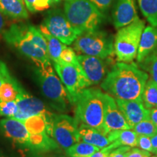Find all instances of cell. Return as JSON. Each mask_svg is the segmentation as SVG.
<instances>
[{"label": "cell", "instance_id": "obj_1", "mask_svg": "<svg viewBox=\"0 0 157 157\" xmlns=\"http://www.w3.org/2000/svg\"><path fill=\"white\" fill-rule=\"evenodd\" d=\"M148 74L135 63L118 62L101 82V87L115 99L142 101Z\"/></svg>", "mask_w": 157, "mask_h": 157}, {"label": "cell", "instance_id": "obj_2", "mask_svg": "<svg viewBox=\"0 0 157 157\" xmlns=\"http://www.w3.org/2000/svg\"><path fill=\"white\" fill-rule=\"evenodd\" d=\"M2 36L7 44L30 59L36 67L52 64L46 39L36 27L29 23H14L3 31Z\"/></svg>", "mask_w": 157, "mask_h": 157}, {"label": "cell", "instance_id": "obj_3", "mask_svg": "<svg viewBox=\"0 0 157 157\" xmlns=\"http://www.w3.org/2000/svg\"><path fill=\"white\" fill-rule=\"evenodd\" d=\"M104 97L105 93L101 89L87 87L79 93L74 105L75 118L78 124H83L105 134L103 128Z\"/></svg>", "mask_w": 157, "mask_h": 157}, {"label": "cell", "instance_id": "obj_4", "mask_svg": "<svg viewBox=\"0 0 157 157\" xmlns=\"http://www.w3.org/2000/svg\"><path fill=\"white\" fill-rule=\"evenodd\" d=\"M63 12L78 36L98 29L105 18V15L90 0H66Z\"/></svg>", "mask_w": 157, "mask_h": 157}, {"label": "cell", "instance_id": "obj_5", "mask_svg": "<svg viewBox=\"0 0 157 157\" xmlns=\"http://www.w3.org/2000/svg\"><path fill=\"white\" fill-rule=\"evenodd\" d=\"M35 77L43 96L50 104V106L58 112H66L71 103L69 98L52 65L36 67Z\"/></svg>", "mask_w": 157, "mask_h": 157}, {"label": "cell", "instance_id": "obj_6", "mask_svg": "<svg viewBox=\"0 0 157 157\" xmlns=\"http://www.w3.org/2000/svg\"><path fill=\"white\" fill-rule=\"evenodd\" d=\"M73 44V49L79 55L108 59L114 54L112 35L99 29L79 35Z\"/></svg>", "mask_w": 157, "mask_h": 157}, {"label": "cell", "instance_id": "obj_7", "mask_svg": "<svg viewBox=\"0 0 157 157\" xmlns=\"http://www.w3.org/2000/svg\"><path fill=\"white\" fill-rule=\"evenodd\" d=\"M145 22L140 18L118 29L114 39V54L119 62L131 63L137 58Z\"/></svg>", "mask_w": 157, "mask_h": 157}, {"label": "cell", "instance_id": "obj_8", "mask_svg": "<svg viewBox=\"0 0 157 157\" xmlns=\"http://www.w3.org/2000/svg\"><path fill=\"white\" fill-rule=\"evenodd\" d=\"M48 132L64 150L80 141L77 120L64 113H55L48 127Z\"/></svg>", "mask_w": 157, "mask_h": 157}, {"label": "cell", "instance_id": "obj_9", "mask_svg": "<svg viewBox=\"0 0 157 157\" xmlns=\"http://www.w3.org/2000/svg\"><path fill=\"white\" fill-rule=\"evenodd\" d=\"M52 66L67 91L70 103L74 105L82 90L90 87L81 66L63 62L53 63Z\"/></svg>", "mask_w": 157, "mask_h": 157}, {"label": "cell", "instance_id": "obj_10", "mask_svg": "<svg viewBox=\"0 0 157 157\" xmlns=\"http://www.w3.org/2000/svg\"><path fill=\"white\" fill-rule=\"evenodd\" d=\"M39 29L48 32L66 45L73 44L78 37L77 33L60 9L49 11Z\"/></svg>", "mask_w": 157, "mask_h": 157}, {"label": "cell", "instance_id": "obj_11", "mask_svg": "<svg viewBox=\"0 0 157 157\" xmlns=\"http://www.w3.org/2000/svg\"><path fill=\"white\" fill-rule=\"evenodd\" d=\"M15 101L18 107V112L14 119L23 121L31 116L42 115L46 119L48 127L55 113L51 112L41 100L33 96L21 87Z\"/></svg>", "mask_w": 157, "mask_h": 157}, {"label": "cell", "instance_id": "obj_12", "mask_svg": "<svg viewBox=\"0 0 157 157\" xmlns=\"http://www.w3.org/2000/svg\"><path fill=\"white\" fill-rule=\"evenodd\" d=\"M77 59L90 87L101 84L111 70L109 69V63L108 62L109 58L103 59L85 55H78Z\"/></svg>", "mask_w": 157, "mask_h": 157}, {"label": "cell", "instance_id": "obj_13", "mask_svg": "<svg viewBox=\"0 0 157 157\" xmlns=\"http://www.w3.org/2000/svg\"><path fill=\"white\" fill-rule=\"evenodd\" d=\"M0 133L13 144L30 150L29 133L22 121L14 118L1 119Z\"/></svg>", "mask_w": 157, "mask_h": 157}, {"label": "cell", "instance_id": "obj_14", "mask_svg": "<svg viewBox=\"0 0 157 157\" xmlns=\"http://www.w3.org/2000/svg\"><path fill=\"white\" fill-rule=\"evenodd\" d=\"M103 128L106 135L112 131L132 129L118 107L115 98L107 93L104 97Z\"/></svg>", "mask_w": 157, "mask_h": 157}, {"label": "cell", "instance_id": "obj_15", "mask_svg": "<svg viewBox=\"0 0 157 157\" xmlns=\"http://www.w3.org/2000/svg\"><path fill=\"white\" fill-rule=\"evenodd\" d=\"M112 10L113 25L117 29L129 25L139 18L135 0H114Z\"/></svg>", "mask_w": 157, "mask_h": 157}, {"label": "cell", "instance_id": "obj_16", "mask_svg": "<svg viewBox=\"0 0 157 157\" xmlns=\"http://www.w3.org/2000/svg\"><path fill=\"white\" fill-rule=\"evenodd\" d=\"M119 110L131 128L145 119H150V109H146L142 101L116 99Z\"/></svg>", "mask_w": 157, "mask_h": 157}, {"label": "cell", "instance_id": "obj_17", "mask_svg": "<svg viewBox=\"0 0 157 157\" xmlns=\"http://www.w3.org/2000/svg\"><path fill=\"white\" fill-rule=\"evenodd\" d=\"M21 87L5 63L0 59V101H15Z\"/></svg>", "mask_w": 157, "mask_h": 157}, {"label": "cell", "instance_id": "obj_18", "mask_svg": "<svg viewBox=\"0 0 157 157\" xmlns=\"http://www.w3.org/2000/svg\"><path fill=\"white\" fill-rule=\"evenodd\" d=\"M157 48V27H145L141 35L137 54V61L140 63Z\"/></svg>", "mask_w": 157, "mask_h": 157}, {"label": "cell", "instance_id": "obj_19", "mask_svg": "<svg viewBox=\"0 0 157 157\" xmlns=\"http://www.w3.org/2000/svg\"><path fill=\"white\" fill-rule=\"evenodd\" d=\"M78 135L80 140L95 146L100 149L111 144L108 135L83 124H78Z\"/></svg>", "mask_w": 157, "mask_h": 157}, {"label": "cell", "instance_id": "obj_20", "mask_svg": "<svg viewBox=\"0 0 157 157\" xmlns=\"http://www.w3.org/2000/svg\"><path fill=\"white\" fill-rule=\"evenodd\" d=\"M108 137L111 143L110 146L112 149L120 146L137 147V135L132 129L112 131L108 134Z\"/></svg>", "mask_w": 157, "mask_h": 157}, {"label": "cell", "instance_id": "obj_21", "mask_svg": "<svg viewBox=\"0 0 157 157\" xmlns=\"http://www.w3.org/2000/svg\"><path fill=\"white\" fill-rule=\"evenodd\" d=\"M0 11L13 19H27L28 10L23 0H0Z\"/></svg>", "mask_w": 157, "mask_h": 157}, {"label": "cell", "instance_id": "obj_22", "mask_svg": "<svg viewBox=\"0 0 157 157\" xmlns=\"http://www.w3.org/2000/svg\"><path fill=\"white\" fill-rule=\"evenodd\" d=\"M30 150L35 152H50L60 147L48 132L29 135Z\"/></svg>", "mask_w": 157, "mask_h": 157}, {"label": "cell", "instance_id": "obj_23", "mask_svg": "<svg viewBox=\"0 0 157 157\" xmlns=\"http://www.w3.org/2000/svg\"><path fill=\"white\" fill-rule=\"evenodd\" d=\"M43 36L46 39L48 44V55L52 63L60 61V56L63 49L68 45L65 44L60 42L58 39L49 34L46 31H41Z\"/></svg>", "mask_w": 157, "mask_h": 157}, {"label": "cell", "instance_id": "obj_24", "mask_svg": "<svg viewBox=\"0 0 157 157\" xmlns=\"http://www.w3.org/2000/svg\"><path fill=\"white\" fill-rule=\"evenodd\" d=\"M98 150V147L80 140L65 151L68 157H90Z\"/></svg>", "mask_w": 157, "mask_h": 157}, {"label": "cell", "instance_id": "obj_25", "mask_svg": "<svg viewBox=\"0 0 157 157\" xmlns=\"http://www.w3.org/2000/svg\"><path fill=\"white\" fill-rule=\"evenodd\" d=\"M29 135L48 132V124L45 117L42 115H34L23 120Z\"/></svg>", "mask_w": 157, "mask_h": 157}, {"label": "cell", "instance_id": "obj_26", "mask_svg": "<svg viewBox=\"0 0 157 157\" xmlns=\"http://www.w3.org/2000/svg\"><path fill=\"white\" fill-rule=\"evenodd\" d=\"M141 98L146 109H152L157 107V84L152 78H149L146 82Z\"/></svg>", "mask_w": 157, "mask_h": 157}, {"label": "cell", "instance_id": "obj_27", "mask_svg": "<svg viewBox=\"0 0 157 157\" xmlns=\"http://www.w3.org/2000/svg\"><path fill=\"white\" fill-rule=\"evenodd\" d=\"M141 13L151 25L157 27V0H137Z\"/></svg>", "mask_w": 157, "mask_h": 157}, {"label": "cell", "instance_id": "obj_28", "mask_svg": "<svg viewBox=\"0 0 157 157\" xmlns=\"http://www.w3.org/2000/svg\"><path fill=\"white\" fill-rule=\"evenodd\" d=\"M140 65L141 68L148 72L152 79L157 84V48Z\"/></svg>", "mask_w": 157, "mask_h": 157}, {"label": "cell", "instance_id": "obj_29", "mask_svg": "<svg viewBox=\"0 0 157 157\" xmlns=\"http://www.w3.org/2000/svg\"><path fill=\"white\" fill-rule=\"evenodd\" d=\"M132 129L137 133V135H146L150 137L157 133V128L150 119H145L137 123Z\"/></svg>", "mask_w": 157, "mask_h": 157}, {"label": "cell", "instance_id": "obj_30", "mask_svg": "<svg viewBox=\"0 0 157 157\" xmlns=\"http://www.w3.org/2000/svg\"><path fill=\"white\" fill-rule=\"evenodd\" d=\"M23 2L26 9L31 13L46 10L54 3L52 0H23Z\"/></svg>", "mask_w": 157, "mask_h": 157}, {"label": "cell", "instance_id": "obj_31", "mask_svg": "<svg viewBox=\"0 0 157 157\" xmlns=\"http://www.w3.org/2000/svg\"><path fill=\"white\" fill-rule=\"evenodd\" d=\"M18 112V107L15 101H0V117L14 118Z\"/></svg>", "mask_w": 157, "mask_h": 157}, {"label": "cell", "instance_id": "obj_32", "mask_svg": "<svg viewBox=\"0 0 157 157\" xmlns=\"http://www.w3.org/2000/svg\"><path fill=\"white\" fill-rule=\"evenodd\" d=\"M59 62H63L72 65H78L79 63L78 61L77 56H76L75 50L73 48L68 46H66L63 49V50L62 51L60 56V61Z\"/></svg>", "mask_w": 157, "mask_h": 157}, {"label": "cell", "instance_id": "obj_33", "mask_svg": "<svg viewBox=\"0 0 157 157\" xmlns=\"http://www.w3.org/2000/svg\"><path fill=\"white\" fill-rule=\"evenodd\" d=\"M137 147L143 150L152 153L153 147L151 137L146 135H137Z\"/></svg>", "mask_w": 157, "mask_h": 157}, {"label": "cell", "instance_id": "obj_34", "mask_svg": "<svg viewBox=\"0 0 157 157\" xmlns=\"http://www.w3.org/2000/svg\"><path fill=\"white\" fill-rule=\"evenodd\" d=\"M101 13L105 15L114 0H90Z\"/></svg>", "mask_w": 157, "mask_h": 157}, {"label": "cell", "instance_id": "obj_35", "mask_svg": "<svg viewBox=\"0 0 157 157\" xmlns=\"http://www.w3.org/2000/svg\"><path fill=\"white\" fill-rule=\"evenodd\" d=\"M151 152L137 148H131L126 154V157H150Z\"/></svg>", "mask_w": 157, "mask_h": 157}, {"label": "cell", "instance_id": "obj_36", "mask_svg": "<svg viewBox=\"0 0 157 157\" xmlns=\"http://www.w3.org/2000/svg\"><path fill=\"white\" fill-rule=\"evenodd\" d=\"M131 147L129 146H120L113 149L110 153L108 157H126V154L128 151Z\"/></svg>", "mask_w": 157, "mask_h": 157}, {"label": "cell", "instance_id": "obj_37", "mask_svg": "<svg viewBox=\"0 0 157 157\" xmlns=\"http://www.w3.org/2000/svg\"><path fill=\"white\" fill-rule=\"evenodd\" d=\"M111 151H112L111 150V148L108 146L105 147V148L100 149V150H98L95 153H94L90 157H108Z\"/></svg>", "mask_w": 157, "mask_h": 157}, {"label": "cell", "instance_id": "obj_38", "mask_svg": "<svg viewBox=\"0 0 157 157\" xmlns=\"http://www.w3.org/2000/svg\"><path fill=\"white\" fill-rule=\"evenodd\" d=\"M150 119L157 128V107L150 109Z\"/></svg>", "mask_w": 157, "mask_h": 157}, {"label": "cell", "instance_id": "obj_39", "mask_svg": "<svg viewBox=\"0 0 157 157\" xmlns=\"http://www.w3.org/2000/svg\"><path fill=\"white\" fill-rule=\"evenodd\" d=\"M151 140L152 143V147H153V154H154L155 152L157 151V133L156 135H154V136L151 137Z\"/></svg>", "mask_w": 157, "mask_h": 157}, {"label": "cell", "instance_id": "obj_40", "mask_svg": "<svg viewBox=\"0 0 157 157\" xmlns=\"http://www.w3.org/2000/svg\"><path fill=\"white\" fill-rule=\"evenodd\" d=\"M5 25V15H4L3 13L0 11V33L3 31Z\"/></svg>", "mask_w": 157, "mask_h": 157}, {"label": "cell", "instance_id": "obj_41", "mask_svg": "<svg viewBox=\"0 0 157 157\" xmlns=\"http://www.w3.org/2000/svg\"><path fill=\"white\" fill-rule=\"evenodd\" d=\"M0 157H7V155H5V154L3 152V151L2 150L1 148H0Z\"/></svg>", "mask_w": 157, "mask_h": 157}, {"label": "cell", "instance_id": "obj_42", "mask_svg": "<svg viewBox=\"0 0 157 157\" xmlns=\"http://www.w3.org/2000/svg\"><path fill=\"white\" fill-rule=\"evenodd\" d=\"M52 1L53 2H59L60 0H52Z\"/></svg>", "mask_w": 157, "mask_h": 157}, {"label": "cell", "instance_id": "obj_43", "mask_svg": "<svg viewBox=\"0 0 157 157\" xmlns=\"http://www.w3.org/2000/svg\"><path fill=\"white\" fill-rule=\"evenodd\" d=\"M56 157H68V156H56Z\"/></svg>", "mask_w": 157, "mask_h": 157}, {"label": "cell", "instance_id": "obj_44", "mask_svg": "<svg viewBox=\"0 0 157 157\" xmlns=\"http://www.w3.org/2000/svg\"><path fill=\"white\" fill-rule=\"evenodd\" d=\"M154 154H156V156H157V151H156V152H155V153H154Z\"/></svg>", "mask_w": 157, "mask_h": 157}, {"label": "cell", "instance_id": "obj_45", "mask_svg": "<svg viewBox=\"0 0 157 157\" xmlns=\"http://www.w3.org/2000/svg\"><path fill=\"white\" fill-rule=\"evenodd\" d=\"M150 157H157V156H150Z\"/></svg>", "mask_w": 157, "mask_h": 157}, {"label": "cell", "instance_id": "obj_46", "mask_svg": "<svg viewBox=\"0 0 157 157\" xmlns=\"http://www.w3.org/2000/svg\"></svg>", "mask_w": 157, "mask_h": 157}]
</instances>
